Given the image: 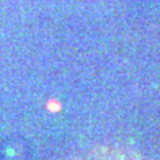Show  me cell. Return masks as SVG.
Wrapping results in <instances>:
<instances>
[{"label":"cell","instance_id":"1","mask_svg":"<svg viewBox=\"0 0 160 160\" xmlns=\"http://www.w3.org/2000/svg\"><path fill=\"white\" fill-rule=\"evenodd\" d=\"M72 160H140V157L129 151L117 148H99L73 157Z\"/></svg>","mask_w":160,"mask_h":160}]
</instances>
